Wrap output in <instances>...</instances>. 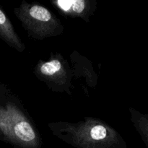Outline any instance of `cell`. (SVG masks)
I'll return each instance as SVG.
<instances>
[{
	"label": "cell",
	"instance_id": "3957f363",
	"mask_svg": "<svg viewBox=\"0 0 148 148\" xmlns=\"http://www.w3.org/2000/svg\"><path fill=\"white\" fill-rule=\"evenodd\" d=\"M14 14L32 38L42 40L62 35L64 26L51 11L36 3H23L14 9Z\"/></svg>",
	"mask_w": 148,
	"mask_h": 148
},
{
	"label": "cell",
	"instance_id": "8992f818",
	"mask_svg": "<svg viewBox=\"0 0 148 148\" xmlns=\"http://www.w3.org/2000/svg\"><path fill=\"white\" fill-rule=\"evenodd\" d=\"M0 38L18 52H23L26 47L14 30L11 21L0 9Z\"/></svg>",
	"mask_w": 148,
	"mask_h": 148
},
{
	"label": "cell",
	"instance_id": "52a82bcc",
	"mask_svg": "<svg viewBox=\"0 0 148 148\" xmlns=\"http://www.w3.org/2000/svg\"><path fill=\"white\" fill-rule=\"evenodd\" d=\"M129 111L132 123L148 148V114H143L133 108H130Z\"/></svg>",
	"mask_w": 148,
	"mask_h": 148
},
{
	"label": "cell",
	"instance_id": "6da1fadb",
	"mask_svg": "<svg viewBox=\"0 0 148 148\" xmlns=\"http://www.w3.org/2000/svg\"><path fill=\"white\" fill-rule=\"evenodd\" d=\"M48 127L52 134L77 148H127L121 134L99 119L85 117L77 123L51 122Z\"/></svg>",
	"mask_w": 148,
	"mask_h": 148
},
{
	"label": "cell",
	"instance_id": "5b68a950",
	"mask_svg": "<svg viewBox=\"0 0 148 148\" xmlns=\"http://www.w3.org/2000/svg\"><path fill=\"white\" fill-rule=\"evenodd\" d=\"M51 3L64 15L72 18L79 17L87 23H89L97 8L95 0H55Z\"/></svg>",
	"mask_w": 148,
	"mask_h": 148
},
{
	"label": "cell",
	"instance_id": "277c9868",
	"mask_svg": "<svg viewBox=\"0 0 148 148\" xmlns=\"http://www.w3.org/2000/svg\"><path fill=\"white\" fill-rule=\"evenodd\" d=\"M34 74L53 92L71 95L72 71L60 53H56L48 61L38 62Z\"/></svg>",
	"mask_w": 148,
	"mask_h": 148
},
{
	"label": "cell",
	"instance_id": "7a4b0ae2",
	"mask_svg": "<svg viewBox=\"0 0 148 148\" xmlns=\"http://www.w3.org/2000/svg\"><path fill=\"white\" fill-rule=\"evenodd\" d=\"M0 138L19 148H40V136L16 104L0 105Z\"/></svg>",
	"mask_w": 148,
	"mask_h": 148
}]
</instances>
